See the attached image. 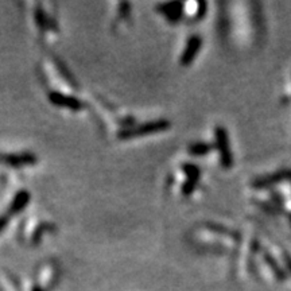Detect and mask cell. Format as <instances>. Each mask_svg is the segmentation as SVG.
<instances>
[{
	"mask_svg": "<svg viewBox=\"0 0 291 291\" xmlns=\"http://www.w3.org/2000/svg\"><path fill=\"white\" fill-rule=\"evenodd\" d=\"M30 201H31V194L27 190H19V192L15 193L12 199H11L7 214L10 217H14L16 214L22 213L27 208Z\"/></svg>",
	"mask_w": 291,
	"mask_h": 291,
	"instance_id": "cell-14",
	"label": "cell"
},
{
	"mask_svg": "<svg viewBox=\"0 0 291 291\" xmlns=\"http://www.w3.org/2000/svg\"><path fill=\"white\" fill-rule=\"evenodd\" d=\"M283 181H291L290 169H283V170L274 173V174L258 177L256 179H253V181L251 182V186H252L253 189H256V190H263V189L270 188L272 185H277Z\"/></svg>",
	"mask_w": 291,
	"mask_h": 291,
	"instance_id": "cell-13",
	"label": "cell"
},
{
	"mask_svg": "<svg viewBox=\"0 0 291 291\" xmlns=\"http://www.w3.org/2000/svg\"><path fill=\"white\" fill-rule=\"evenodd\" d=\"M156 12L163 16L170 25H177L184 21V3L182 2H169L162 3L156 7Z\"/></svg>",
	"mask_w": 291,
	"mask_h": 291,
	"instance_id": "cell-11",
	"label": "cell"
},
{
	"mask_svg": "<svg viewBox=\"0 0 291 291\" xmlns=\"http://www.w3.org/2000/svg\"><path fill=\"white\" fill-rule=\"evenodd\" d=\"M47 99L54 107L62 108L73 114H78L86 110V103L82 101L77 95H66L60 92H47Z\"/></svg>",
	"mask_w": 291,
	"mask_h": 291,
	"instance_id": "cell-8",
	"label": "cell"
},
{
	"mask_svg": "<svg viewBox=\"0 0 291 291\" xmlns=\"http://www.w3.org/2000/svg\"><path fill=\"white\" fill-rule=\"evenodd\" d=\"M213 150V146L206 142H193L189 144L188 153L193 156L208 155Z\"/></svg>",
	"mask_w": 291,
	"mask_h": 291,
	"instance_id": "cell-17",
	"label": "cell"
},
{
	"mask_svg": "<svg viewBox=\"0 0 291 291\" xmlns=\"http://www.w3.org/2000/svg\"><path fill=\"white\" fill-rule=\"evenodd\" d=\"M206 12V3L201 2H189L184 3V16L186 21L195 22L203 18Z\"/></svg>",
	"mask_w": 291,
	"mask_h": 291,
	"instance_id": "cell-15",
	"label": "cell"
},
{
	"mask_svg": "<svg viewBox=\"0 0 291 291\" xmlns=\"http://www.w3.org/2000/svg\"><path fill=\"white\" fill-rule=\"evenodd\" d=\"M203 38L197 34L192 35L186 41L184 50H182L181 57H179V64L181 66H190L193 64V61L197 58L199 50L203 47Z\"/></svg>",
	"mask_w": 291,
	"mask_h": 291,
	"instance_id": "cell-12",
	"label": "cell"
},
{
	"mask_svg": "<svg viewBox=\"0 0 291 291\" xmlns=\"http://www.w3.org/2000/svg\"><path fill=\"white\" fill-rule=\"evenodd\" d=\"M214 147L219 151V158L220 163L224 169H231L233 166V155H232L231 143H229V136L228 131L221 125L214 127Z\"/></svg>",
	"mask_w": 291,
	"mask_h": 291,
	"instance_id": "cell-7",
	"label": "cell"
},
{
	"mask_svg": "<svg viewBox=\"0 0 291 291\" xmlns=\"http://www.w3.org/2000/svg\"><path fill=\"white\" fill-rule=\"evenodd\" d=\"M189 240L195 248L213 251V252H227L228 249L239 245V243L242 242V238L236 231L220 224L203 223L195 225L190 231Z\"/></svg>",
	"mask_w": 291,
	"mask_h": 291,
	"instance_id": "cell-1",
	"label": "cell"
},
{
	"mask_svg": "<svg viewBox=\"0 0 291 291\" xmlns=\"http://www.w3.org/2000/svg\"><path fill=\"white\" fill-rule=\"evenodd\" d=\"M56 231V225L49 221L38 220L35 217L27 219L21 228V240L30 245H37L42 242L43 238Z\"/></svg>",
	"mask_w": 291,
	"mask_h": 291,
	"instance_id": "cell-6",
	"label": "cell"
},
{
	"mask_svg": "<svg viewBox=\"0 0 291 291\" xmlns=\"http://www.w3.org/2000/svg\"><path fill=\"white\" fill-rule=\"evenodd\" d=\"M131 22V4L119 3L117 4L116 16L114 19V26L120 29L123 25H128Z\"/></svg>",
	"mask_w": 291,
	"mask_h": 291,
	"instance_id": "cell-16",
	"label": "cell"
},
{
	"mask_svg": "<svg viewBox=\"0 0 291 291\" xmlns=\"http://www.w3.org/2000/svg\"><path fill=\"white\" fill-rule=\"evenodd\" d=\"M201 181V170L194 163H182L178 166L170 179V186H175L184 197H190L197 192Z\"/></svg>",
	"mask_w": 291,
	"mask_h": 291,
	"instance_id": "cell-4",
	"label": "cell"
},
{
	"mask_svg": "<svg viewBox=\"0 0 291 291\" xmlns=\"http://www.w3.org/2000/svg\"><path fill=\"white\" fill-rule=\"evenodd\" d=\"M288 217H290V220H291V216H288Z\"/></svg>",
	"mask_w": 291,
	"mask_h": 291,
	"instance_id": "cell-19",
	"label": "cell"
},
{
	"mask_svg": "<svg viewBox=\"0 0 291 291\" xmlns=\"http://www.w3.org/2000/svg\"><path fill=\"white\" fill-rule=\"evenodd\" d=\"M39 76L49 92H60L66 95H77L78 85L70 71L57 57L47 54L39 62Z\"/></svg>",
	"mask_w": 291,
	"mask_h": 291,
	"instance_id": "cell-2",
	"label": "cell"
},
{
	"mask_svg": "<svg viewBox=\"0 0 291 291\" xmlns=\"http://www.w3.org/2000/svg\"><path fill=\"white\" fill-rule=\"evenodd\" d=\"M10 219L11 217L8 216L7 213L2 214V216H0V233H2L6 228H7L8 223H10Z\"/></svg>",
	"mask_w": 291,
	"mask_h": 291,
	"instance_id": "cell-18",
	"label": "cell"
},
{
	"mask_svg": "<svg viewBox=\"0 0 291 291\" xmlns=\"http://www.w3.org/2000/svg\"><path fill=\"white\" fill-rule=\"evenodd\" d=\"M58 274H60V267L57 262L54 260H47L42 263V266L38 268V282H37L35 291H47L50 287H53L54 282L58 279Z\"/></svg>",
	"mask_w": 291,
	"mask_h": 291,
	"instance_id": "cell-10",
	"label": "cell"
},
{
	"mask_svg": "<svg viewBox=\"0 0 291 291\" xmlns=\"http://www.w3.org/2000/svg\"><path fill=\"white\" fill-rule=\"evenodd\" d=\"M38 163V158L34 153L22 151V153H0V165L21 170L26 167H32Z\"/></svg>",
	"mask_w": 291,
	"mask_h": 291,
	"instance_id": "cell-9",
	"label": "cell"
},
{
	"mask_svg": "<svg viewBox=\"0 0 291 291\" xmlns=\"http://www.w3.org/2000/svg\"><path fill=\"white\" fill-rule=\"evenodd\" d=\"M31 16L32 30L43 41H54L58 35V23L54 14L49 12L45 7V4L34 3L32 10L30 11Z\"/></svg>",
	"mask_w": 291,
	"mask_h": 291,
	"instance_id": "cell-3",
	"label": "cell"
},
{
	"mask_svg": "<svg viewBox=\"0 0 291 291\" xmlns=\"http://www.w3.org/2000/svg\"><path fill=\"white\" fill-rule=\"evenodd\" d=\"M171 127V123L166 119H158V120H150L144 123H135L131 127H127L121 130L117 134V139L120 140H132V139L144 138V136L156 135L160 132L169 131Z\"/></svg>",
	"mask_w": 291,
	"mask_h": 291,
	"instance_id": "cell-5",
	"label": "cell"
}]
</instances>
